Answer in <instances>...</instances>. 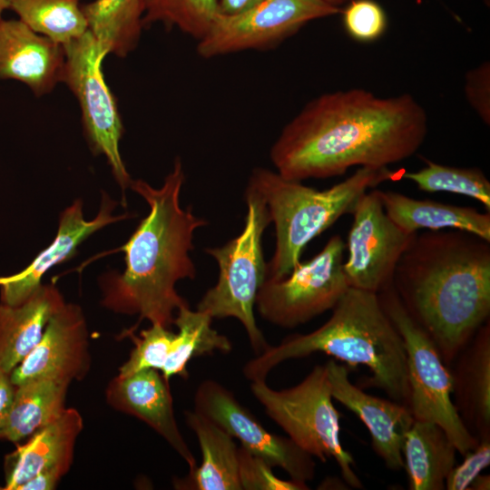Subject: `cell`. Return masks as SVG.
Here are the masks:
<instances>
[{
  "instance_id": "cell-26",
  "label": "cell",
  "mask_w": 490,
  "mask_h": 490,
  "mask_svg": "<svg viewBox=\"0 0 490 490\" xmlns=\"http://www.w3.org/2000/svg\"><path fill=\"white\" fill-rule=\"evenodd\" d=\"M88 30L108 54L125 57L141 38L144 0H94L82 6Z\"/></svg>"
},
{
  "instance_id": "cell-38",
  "label": "cell",
  "mask_w": 490,
  "mask_h": 490,
  "mask_svg": "<svg viewBox=\"0 0 490 490\" xmlns=\"http://www.w3.org/2000/svg\"><path fill=\"white\" fill-rule=\"evenodd\" d=\"M261 0H219L220 13L233 15L250 8Z\"/></svg>"
},
{
  "instance_id": "cell-34",
  "label": "cell",
  "mask_w": 490,
  "mask_h": 490,
  "mask_svg": "<svg viewBox=\"0 0 490 490\" xmlns=\"http://www.w3.org/2000/svg\"><path fill=\"white\" fill-rule=\"evenodd\" d=\"M463 456V462L456 464L446 478L447 490H468L471 482L489 466L490 436L479 438L477 445Z\"/></svg>"
},
{
  "instance_id": "cell-4",
  "label": "cell",
  "mask_w": 490,
  "mask_h": 490,
  "mask_svg": "<svg viewBox=\"0 0 490 490\" xmlns=\"http://www.w3.org/2000/svg\"><path fill=\"white\" fill-rule=\"evenodd\" d=\"M321 352L348 365H364L372 375L367 387L382 389L407 407V354L403 339L377 294L349 287L318 328L287 337L245 363L250 381L266 380L280 363Z\"/></svg>"
},
{
  "instance_id": "cell-18",
  "label": "cell",
  "mask_w": 490,
  "mask_h": 490,
  "mask_svg": "<svg viewBox=\"0 0 490 490\" xmlns=\"http://www.w3.org/2000/svg\"><path fill=\"white\" fill-rule=\"evenodd\" d=\"M64 46L21 20L0 17V80L14 79L43 96L63 83Z\"/></svg>"
},
{
  "instance_id": "cell-11",
  "label": "cell",
  "mask_w": 490,
  "mask_h": 490,
  "mask_svg": "<svg viewBox=\"0 0 490 490\" xmlns=\"http://www.w3.org/2000/svg\"><path fill=\"white\" fill-rule=\"evenodd\" d=\"M341 12L322 0H261L233 15L219 14L197 41L198 54L206 59L279 44L310 21Z\"/></svg>"
},
{
  "instance_id": "cell-23",
  "label": "cell",
  "mask_w": 490,
  "mask_h": 490,
  "mask_svg": "<svg viewBox=\"0 0 490 490\" xmlns=\"http://www.w3.org/2000/svg\"><path fill=\"white\" fill-rule=\"evenodd\" d=\"M387 216L407 232L460 230L490 241V213L475 208L418 200L392 191L377 190Z\"/></svg>"
},
{
  "instance_id": "cell-16",
  "label": "cell",
  "mask_w": 490,
  "mask_h": 490,
  "mask_svg": "<svg viewBox=\"0 0 490 490\" xmlns=\"http://www.w3.org/2000/svg\"><path fill=\"white\" fill-rule=\"evenodd\" d=\"M115 206L116 202L103 193L98 214L92 220H86L83 202L74 201L62 212L53 242L21 272L0 277L2 303L9 306L23 303L42 285L43 276L54 265L72 258L82 241L104 226L130 217L129 213L113 215Z\"/></svg>"
},
{
  "instance_id": "cell-30",
  "label": "cell",
  "mask_w": 490,
  "mask_h": 490,
  "mask_svg": "<svg viewBox=\"0 0 490 490\" xmlns=\"http://www.w3.org/2000/svg\"><path fill=\"white\" fill-rule=\"evenodd\" d=\"M220 14L219 0H144L143 26L162 23L200 40Z\"/></svg>"
},
{
  "instance_id": "cell-24",
  "label": "cell",
  "mask_w": 490,
  "mask_h": 490,
  "mask_svg": "<svg viewBox=\"0 0 490 490\" xmlns=\"http://www.w3.org/2000/svg\"><path fill=\"white\" fill-rule=\"evenodd\" d=\"M457 449L446 431L433 422L414 420L407 430L402 456L410 490H444L456 464Z\"/></svg>"
},
{
  "instance_id": "cell-31",
  "label": "cell",
  "mask_w": 490,
  "mask_h": 490,
  "mask_svg": "<svg viewBox=\"0 0 490 490\" xmlns=\"http://www.w3.org/2000/svg\"><path fill=\"white\" fill-rule=\"evenodd\" d=\"M134 347L129 358L119 369V375L128 376L145 369L162 370L172 348L176 333L159 324H151L140 336L130 334Z\"/></svg>"
},
{
  "instance_id": "cell-12",
  "label": "cell",
  "mask_w": 490,
  "mask_h": 490,
  "mask_svg": "<svg viewBox=\"0 0 490 490\" xmlns=\"http://www.w3.org/2000/svg\"><path fill=\"white\" fill-rule=\"evenodd\" d=\"M343 270L351 288L379 293L393 285L397 265L417 232H407L386 213L377 190L358 201Z\"/></svg>"
},
{
  "instance_id": "cell-19",
  "label": "cell",
  "mask_w": 490,
  "mask_h": 490,
  "mask_svg": "<svg viewBox=\"0 0 490 490\" xmlns=\"http://www.w3.org/2000/svg\"><path fill=\"white\" fill-rule=\"evenodd\" d=\"M450 368L453 402L477 439L490 436V322H485L459 351Z\"/></svg>"
},
{
  "instance_id": "cell-32",
  "label": "cell",
  "mask_w": 490,
  "mask_h": 490,
  "mask_svg": "<svg viewBox=\"0 0 490 490\" xmlns=\"http://www.w3.org/2000/svg\"><path fill=\"white\" fill-rule=\"evenodd\" d=\"M341 11L345 30L355 41L374 42L386 32V13L374 0H351Z\"/></svg>"
},
{
  "instance_id": "cell-1",
  "label": "cell",
  "mask_w": 490,
  "mask_h": 490,
  "mask_svg": "<svg viewBox=\"0 0 490 490\" xmlns=\"http://www.w3.org/2000/svg\"><path fill=\"white\" fill-rule=\"evenodd\" d=\"M428 132L410 94L380 97L354 88L309 101L281 130L270 157L282 177L301 181L344 174L354 166L385 168L421 147Z\"/></svg>"
},
{
  "instance_id": "cell-35",
  "label": "cell",
  "mask_w": 490,
  "mask_h": 490,
  "mask_svg": "<svg viewBox=\"0 0 490 490\" xmlns=\"http://www.w3.org/2000/svg\"><path fill=\"white\" fill-rule=\"evenodd\" d=\"M465 95L476 114L490 124V63L470 69L465 76Z\"/></svg>"
},
{
  "instance_id": "cell-40",
  "label": "cell",
  "mask_w": 490,
  "mask_h": 490,
  "mask_svg": "<svg viewBox=\"0 0 490 490\" xmlns=\"http://www.w3.org/2000/svg\"><path fill=\"white\" fill-rule=\"evenodd\" d=\"M322 1H324L325 3L332 6L340 8L341 5H347L351 0H322Z\"/></svg>"
},
{
  "instance_id": "cell-2",
  "label": "cell",
  "mask_w": 490,
  "mask_h": 490,
  "mask_svg": "<svg viewBox=\"0 0 490 490\" xmlns=\"http://www.w3.org/2000/svg\"><path fill=\"white\" fill-rule=\"evenodd\" d=\"M393 286L450 365L490 315V241L460 230L416 233Z\"/></svg>"
},
{
  "instance_id": "cell-39",
  "label": "cell",
  "mask_w": 490,
  "mask_h": 490,
  "mask_svg": "<svg viewBox=\"0 0 490 490\" xmlns=\"http://www.w3.org/2000/svg\"><path fill=\"white\" fill-rule=\"evenodd\" d=\"M469 490H489L490 475L479 474L470 484Z\"/></svg>"
},
{
  "instance_id": "cell-29",
  "label": "cell",
  "mask_w": 490,
  "mask_h": 490,
  "mask_svg": "<svg viewBox=\"0 0 490 490\" xmlns=\"http://www.w3.org/2000/svg\"><path fill=\"white\" fill-rule=\"evenodd\" d=\"M416 172H405L402 177L413 181L419 190L446 191L474 198L490 211V181L479 168H460L426 160Z\"/></svg>"
},
{
  "instance_id": "cell-7",
  "label": "cell",
  "mask_w": 490,
  "mask_h": 490,
  "mask_svg": "<svg viewBox=\"0 0 490 490\" xmlns=\"http://www.w3.org/2000/svg\"><path fill=\"white\" fill-rule=\"evenodd\" d=\"M250 392L297 446L323 463L335 460L348 486L364 487L340 440V415L325 365L315 366L301 382L285 389H273L266 380L250 381Z\"/></svg>"
},
{
  "instance_id": "cell-15",
  "label": "cell",
  "mask_w": 490,
  "mask_h": 490,
  "mask_svg": "<svg viewBox=\"0 0 490 490\" xmlns=\"http://www.w3.org/2000/svg\"><path fill=\"white\" fill-rule=\"evenodd\" d=\"M325 366L333 399L357 415L366 426L371 446L385 465L392 470L402 469L404 436L414 422L410 409L395 400L364 392L351 383L345 365L329 359Z\"/></svg>"
},
{
  "instance_id": "cell-33",
  "label": "cell",
  "mask_w": 490,
  "mask_h": 490,
  "mask_svg": "<svg viewBox=\"0 0 490 490\" xmlns=\"http://www.w3.org/2000/svg\"><path fill=\"white\" fill-rule=\"evenodd\" d=\"M240 479L242 490H307V483L282 480L261 458L239 446Z\"/></svg>"
},
{
  "instance_id": "cell-3",
  "label": "cell",
  "mask_w": 490,
  "mask_h": 490,
  "mask_svg": "<svg viewBox=\"0 0 490 490\" xmlns=\"http://www.w3.org/2000/svg\"><path fill=\"white\" fill-rule=\"evenodd\" d=\"M185 180L182 163L176 158L161 188L142 180H132L130 188L148 203L150 211L126 243L116 250L124 253L123 272L111 271L100 279L102 305L121 314H138V322L122 332L133 333L147 319L170 328L177 310L188 302L176 291L182 279H194L195 265L190 257L196 229L208 222L191 207L181 208L180 194Z\"/></svg>"
},
{
  "instance_id": "cell-41",
  "label": "cell",
  "mask_w": 490,
  "mask_h": 490,
  "mask_svg": "<svg viewBox=\"0 0 490 490\" xmlns=\"http://www.w3.org/2000/svg\"><path fill=\"white\" fill-rule=\"evenodd\" d=\"M5 9H8V0H0V17Z\"/></svg>"
},
{
  "instance_id": "cell-20",
  "label": "cell",
  "mask_w": 490,
  "mask_h": 490,
  "mask_svg": "<svg viewBox=\"0 0 490 490\" xmlns=\"http://www.w3.org/2000/svg\"><path fill=\"white\" fill-rule=\"evenodd\" d=\"M83 418L74 408H65L54 421L34 433L5 457L6 490H18L40 471L60 466L69 471Z\"/></svg>"
},
{
  "instance_id": "cell-25",
  "label": "cell",
  "mask_w": 490,
  "mask_h": 490,
  "mask_svg": "<svg viewBox=\"0 0 490 490\" xmlns=\"http://www.w3.org/2000/svg\"><path fill=\"white\" fill-rule=\"evenodd\" d=\"M70 383L33 378L15 386L10 410L0 426V439L17 443L57 419L66 408Z\"/></svg>"
},
{
  "instance_id": "cell-10",
  "label": "cell",
  "mask_w": 490,
  "mask_h": 490,
  "mask_svg": "<svg viewBox=\"0 0 490 490\" xmlns=\"http://www.w3.org/2000/svg\"><path fill=\"white\" fill-rule=\"evenodd\" d=\"M345 250L342 238L334 235L285 278H266L256 299L260 315L276 326L293 328L332 309L349 288L343 270Z\"/></svg>"
},
{
  "instance_id": "cell-36",
  "label": "cell",
  "mask_w": 490,
  "mask_h": 490,
  "mask_svg": "<svg viewBox=\"0 0 490 490\" xmlns=\"http://www.w3.org/2000/svg\"><path fill=\"white\" fill-rule=\"evenodd\" d=\"M67 472L60 466L45 468L22 485L18 490H53Z\"/></svg>"
},
{
  "instance_id": "cell-14",
  "label": "cell",
  "mask_w": 490,
  "mask_h": 490,
  "mask_svg": "<svg viewBox=\"0 0 490 490\" xmlns=\"http://www.w3.org/2000/svg\"><path fill=\"white\" fill-rule=\"evenodd\" d=\"M91 367L86 321L81 308L64 303L49 319L39 343L10 373L15 386L33 378L72 382Z\"/></svg>"
},
{
  "instance_id": "cell-21",
  "label": "cell",
  "mask_w": 490,
  "mask_h": 490,
  "mask_svg": "<svg viewBox=\"0 0 490 490\" xmlns=\"http://www.w3.org/2000/svg\"><path fill=\"white\" fill-rule=\"evenodd\" d=\"M185 423L195 434L202 461L189 474L173 480L176 489L242 490L240 479L239 446L235 439L194 409L184 412Z\"/></svg>"
},
{
  "instance_id": "cell-9",
  "label": "cell",
  "mask_w": 490,
  "mask_h": 490,
  "mask_svg": "<svg viewBox=\"0 0 490 490\" xmlns=\"http://www.w3.org/2000/svg\"><path fill=\"white\" fill-rule=\"evenodd\" d=\"M64 49L63 83L79 103L83 132L91 151L105 156L122 191V202L125 206L124 191L130 188L132 180L119 149L123 133L122 118L103 73V61L108 53L89 30L64 45Z\"/></svg>"
},
{
  "instance_id": "cell-6",
  "label": "cell",
  "mask_w": 490,
  "mask_h": 490,
  "mask_svg": "<svg viewBox=\"0 0 490 490\" xmlns=\"http://www.w3.org/2000/svg\"><path fill=\"white\" fill-rule=\"evenodd\" d=\"M245 201L247 214L240 234L223 246L205 250L217 261L220 273L217 283L199 301L197 310L212 318L238 319L258 355L270 346L257 325L254 307L267 278L262 236L271 220L265 201L255 191L246 188Z\"/></svg>"
},
{
  "instance_id": "cell-17",
  "label": "cell",
  "mask_w": 490,
  "mask_h": 490,
  "mask_svg": "<svg viewBox=\"0 0 490 490\" xmlns=\"http://www.w3.org/2000/svg\"><path fill=\"white\" fill-rule=\"evenodd\" d=\"M106 400L115 409L133 416L157 432L187 463L196 459L177 425L168 380L157 369L118 375L106 389Z\"/></svg>"
},
{
  "instance_id": "cell-22",
  "label": "cell",
  "mask_w": 490,
  "mask_h": 490,
  "mask_svg": "<svg viewBox=\"0 0 490 490\" xmlns=\"http://www.w3.org/2000/svg\"><path fill=\"white\" fill-rule=\"evenodd\" d=\"M54 285H41L16 306L0 305V369L10 374L39 343L50 318L64 304Z\"/></svg>"
},
{
  "instance_id": "cell-28",
  "label": "cell",
  "mask_w": 490,
  "mask_h": 490,
  "mask_svg": "<svg viewBox=\"0 0 490 490\" xmlns=\"http://www.w3.org/2000/svg\"><path fill=\"white\" fill-rule=\"evenodd\" d=\"M8 8L32 30L63 46L88 30L80 0H8Z\"/></svg>"
},
{
  "instance_id": "cell-37",
  "label": "cell",
  "mask_w": 490,
  "mask_h": 490,
  "mask_svg": "<svg viewBox=\"0 0 490 490\" xmlns=\"http://www.w3.org/2000/svg\"><path fill=\"white\" fill-rule=\"evenodd\" d=\"M15 386L12 383L10 374L0 369V426L10 410Z\"/></svg>"
},
{
  "instance_id": "cell-27",
  "label": "cell",
  "mask_w": 490,
  "mask_h": 490,
  "mask_svg": "<svg viewBox=\"0 0 490 490\" xmlns=\"http://www.w3.org/2000/svg\"><path fill=\"white\" fill-rule=\"evenodd\" d=\"M212 319L204 312L191 310L189 304L177 310L173 324L178 328V333L161 370L165 379L173 376L188 378L187 366L193 358L215 352L228 354L232 350L231 341L211 327Z\"/></svg>"
},
{
  "instance_id": "cell-8",
  "label": "cell",
  "mask_w": 490,
  "mask_h": 490,
  "mask_svg": "<svg viewBox=\"0 0 490 490\" xmlns=\"http://www.w3.org/2000/svg\"><path fill=\"white\" fill-rule=\"evenodd\" d=\"M380 303L400 334L407 354V407L414 420L441 426L464 456L478 439L463 423L453 402L450 368L426 331L414 320L393 285L377 293Z\"/></svg>"
},
{
  "instance_id": "cell-13",
  "label": "cell",
  "mask_w": 490,
  "mask_h": 490,
  "mask_svg": "<svg viewBox=\"0 0 490 490\" xmlns=\"http://www.w3.org/2000/svg\"><path fill=\"white\" fill-rule=\"evenodd\" d=\"M194 410L226 431L240 446L271 467L284 470L290 479L307 483L315 476L313 456L288 436L267 430L233 393L214 379L199 384Z\"/></svg>"
},
{
  "instance_id": "cell-5",
  "label": "cell",
  "mask_w": 490,
  "mask_h": 490,
  "mask_svg": "<svg viewBox=\"0 0 490 490\" xmlns=\"http://www.w3.org/2000/svg\"><path fill=\"white\" fill-rule=\"evenodd\" d=\"M396 175L387 167H358L344 181L318 191L301 181L286 179L276 171L255 168L247 188L263 199L275 226V250L267 263V278L288 276L300 261L309 241L343 215L352 214L368 189L392 181Z\"/></svg>"
}]
</instances>
